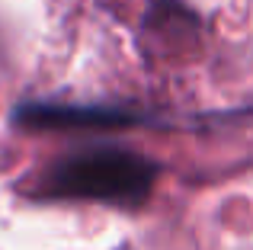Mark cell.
I'll list each match as a JSON object with an SVG mask.
<instances>
[{"instance_id": "6da1fadb", "label": "cell", "mask_w": 253, "mask_h": 250, "mask_svg": "<svg viewBox=\"0 0 253 250\" xmlns=\"http://www.w3.org/2000/svg\"><path fill=\"white\" fill-rule=\"evenodd\" d=\"M154 176L157 170L148 157L119 148H93L68 154L58 164L45 167L36 183V193L48 199H93L138 206L141 199H148Z\"/></svg>"}, {"instance_id": "7a4b0ae2", "label": "cell", "mask_w": 253, "mask_h": 250, "mask_svg": "<svg viewBox=\"0 0 253 250\" xmlns=\"http://www.w3.org/2000/svg\"><path fill=\"white\" fill-rule=\"evenodd\" d=\"M26 125H39V128H48V125H122L128 122V113H119V109H86V106H26L16 116Z\"/></svg>"}]
</instances>
